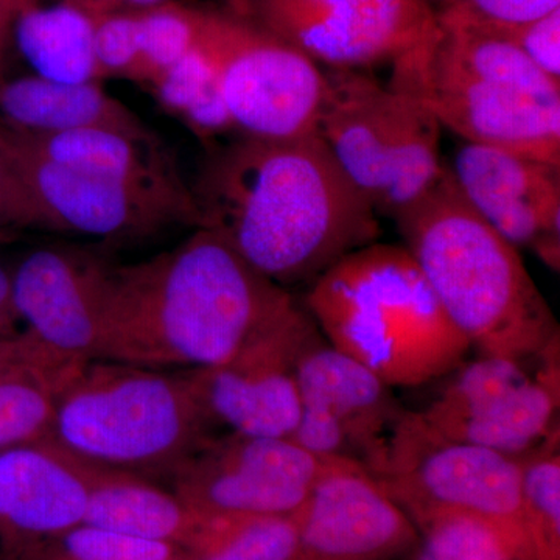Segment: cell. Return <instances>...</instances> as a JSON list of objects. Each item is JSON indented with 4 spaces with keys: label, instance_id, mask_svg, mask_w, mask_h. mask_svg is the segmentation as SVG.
<instances>
[{
    "label": "cell",
    "instance_id": "cell-1",
    "mask_svg": "<svg viewBox=\"0 0 560 560\" xmlns=\"http://www.w3.org/2000/svg\"><path fill=\"white\" fill-rule=\"evenodd\" d=\"M198 228L293 291L378 242L381 220L316 135H235L205 147L190 184Z\"/></svg>",
    "mask_w": 560,
    "mask_h": 560
},
{
    "label": "cell",
    "instance_id": "cell-2",
    "mask_svg": "<svg viewBox=\"0 0 560 560\" xmlns=\"http://www.w3.org/2000/svg\"><path fill=\"white\" fill-rule=\"evenodd\" d=\"M296 302L219 235L195 228L150 259L109 264L94 360L165 371L217 366Z\"/></svg>",
    "mask_w": 560,
    "mask_h": 560
},
{
    "label": "cell",
    "instance_id": "cell-3",
    "mask_svg": "<svg viewBox=\"0 0 560 560\" xmlns=\"http://www.w3.org/2000/svg\"><path fill=\"white\" fill-rule=\"evenodd\" d=\"M394 221L442 308L480 355L530 361L559 337L521 250L464 200L447 164Z\"/></svg>",
    "mask_w": 560,
    "mask_h": 560
},
{
    "label": "cell",
    "instance_id": "cell-4",
    "mask_svg": "<svg viewBox=\"0 0 560 560\" xmlns=\"http://www.w3.org/2000/svg\"><path fill=\"white\" fill-rule=\"evenodd\" d=\"M393 62L389 86L464 142L560 165V81L506 40L447 14Z\"/></svg>",
    "mask_w": 560,
    "mask_h": 560
},
{
    "label": "cell",
    "instance_id": "cell-5",
    "mask_svg": "<svg viewBox=\"0 0 560 560\" xmlns=\"http://www.w3.org/2000/svg\"><path fill=\"white\" fill-rule=\"evenodd\" d=\"M301 301L330 346L390 388L447 377L471 349L404 245L375 242L353 250Z\"/></svg>",
    "mask_w": 560,
    "mask_h": 560
},
{
    "label": "cell",
    "instance_id": "cell-6",
    "mask_svg": "<svg viewBox=\"0 0 560 560\" xmlns=\"http://www.w3.org/2000/svg\"><path fill=\"white\" fill-rule=\"evenodd\" d=\"M213 430L184 371L91 360L62 393L51 442L97 466L168 478Z\"/></svg>",
    "mask_w": 560,
    "mask_h": 560
},
{
    "label": "cell",
    "instance_id": "cell-7",
    "mask_svg": "<svg viewBox=\"0 0 560 560\" xmlns=\"http://www.w3.org/2000/svg\"><path fill=\"white\" fill-rule=\"evenodd\" d=\"M324 69L315 135L381 219L396 220L440 180V121L368 70Z\"/></svg>",
    "mask_w": 560,
    "mask_h": 560
},
{
    "label": "cell",
    "instance_id": "cell-8",
    "mask_svg": "<svg viewBox=\"0 0 560 560\" xmlns=\"http://www.w3.org/2000/svg\"><path fill=\"white\" fill-rule=\"evenodd\" d=\"M372 477L415 526L441 512H470L525 529L518 460L451 440L419 411L401 415Z\"/></svg>",
    "mask_w": 560,
    "mask_h": 560
},
{
    "label": "cell",
    "instance_id": "cell-9",
    "mask_svg": "<svg viewBox=\"0 0 560 560\" xmlns=\"http://www.w3.org/2000/svg\"><path fill=\"white\" fill-rule=\"evenodd\" d=\"M201 39L241 135L261 139L315 135L326 81L319 65L224 7L205 9Z\"/></svg>",
    "mask_w": 560,
    "mask_h": 560
},
{
    "label": "cell",
    "instance_id": "cell-10",
    "mask_svg": "<svg viewBox=\"0 0 560 560\" xmlns=\"http://www.w3.org/2000/svg\"><path fill=\"white\" fill-rule=\"evenodd\" d=\"M224 9L327 69L393 65L438 24L425 0H224Z\"/></svg>",
    "mask_w": 560,
    "mask_h": 560
},
{
    "label": "cell",
    "instance_id": "cell-11",
    "mask_svg": "<svg viewBox=\"0 0 560 560\" xmlns=\"http://www.w3.org/2000/svg\"><path fill=\"white\" fill-rule=\"evenodd\" d=\"M319 329L301 300L217 366L184 371L213 427L291 438L300 419L298 363Z\"/></svg>",
    "mask_w": 560,
    "mask_h": 560
},
{
    "label": "cell",
    "instance_id": "cell-12",
    "mask_svg": "<svg viewBox=\"0 0 560 560\" xmlns=\"http://www.w3.org/2000/svg\"><path fill=\"white\" fill-rule=\"evenodd\" d=\"M326 460L291 438L213 434L172 471L171 489L210 517L289 515L307 499Z\"/></svg>",
    "mask_w": 560,
    "mask_h": 560
},
{
    "label": "cell",
    "instance_id": "cell-13",
    "mask_svg": "<svg viewBox=\"0 0 560 560\" xmlns=\"http://www.w3.org/2000/svg\"><path fill=\"white\" fill-rule=\"evenodd\" d=\"M296 381L301 411L291 440L316 458L349 460L374 474L405 412L394 388L320 331L301 355Z\"/></svg>",
    "mask_w": 560,
    "mask_h": 560
},
{
    "label": "cell",
    "instance_id": "cell-14",
    "mask_svg": "<svg viewBox=\"0 0 560 560\" xmlns=\"http://www.w3.org/2000/svg\"><path fill=\"white\" fill-rule=\"evenodd\" d=\"M526 363L486 355L463 361L419 412L451 440L521 458L559 429V390Z\"/></svg>",
    "mask_w": 560,
    "mask_h": 560
},
{
    "label": "cell",
    "instance_id": "cell-15",
    "mask_svg": "<svg viewBox=\"0 0 560 560\" xmlns=\"http://www.w3.org/2000/svg\"><path fill=\"white\" fill-rule=\"evenodd\" d=\"M418 541L415 523L370 471L329 459L298 510L290 560H400Z\"/></svg>",
    "mask_w": 560,
    "mask_h": 560
},
{
    "label": "cell",
    "instance_id": "cell-16",
    "mask_svg": "<svg viewBox=\"0 0 560 560\" xmlns=\"http://www.w3.org/2000/svg\"><path fill=\"white\" fill-rule=\"evenodd\" d=\"M0 149L60 234L125 242L153 237L176 224L198 228L194 208L49 161L18 142L2 124Z\"/></svg>",
    "mask_w": 560,
    "mask_h": 560
},
{
    "label": "cell",
    "instance_id": "cell-17",
    "mask_svg": "<svg viewBox=\"0 0 560 560\" xmlns=\"http://www.w3.org/2000/svg\"><path fill=\"white\" fill-rule=\"evenodd\" d=\"M464 200L501 237L560 270V165L463 142L445 162Z\"/></svg>",
    "mask_w": 560,
    "mask_h": 560
},
{
    "label": "cell",
    "instance_id": "cell-18",
    "mask_svg": "<svg viewBox=\"0 0 560 560\" xmlns=\"http://www.w3.org/2000/svg\"><path fill=\"white\" fill-rule=\"evenodd\" d=\"M108 261L70 246H44L13 270L22 326L65 359H95Z\"/></svg>",
    "mask_w": 560,
    "mask_h": 560
},
{
    "label": "cell",
    "instance_id": "cell-19",
    "mask_svg": "<svg viewBox=\"0 0 560 560\" xmlns=\"http://www.w3.org/2000/svg\"><path fill=\"white\" fill-rule=\"evenodd\" d=\"M86 475L54 442L0 452V552L83 523Z\"/></svg>",
    "mask_w": 560,
    "mask_h": 560
},
{
    "label": "cell",
    "instance_id": "cell-20",
    "mask_svg": "<svg viewBox=\"0 0 560 560\" xmlns=\"http://www.w3.org/2000/svg\"><path fill=\"white\" fill-rule=\"evenodd\" d=\"M2 125L18 142L49 161L195 209L190 184L158 136L139 138L110 130L35 132Z\"/></svg>",
    "mask_w": 560,
    "mask_h": 560
},
{
    "label": "cell",
    "instance_id": "cell-21",
    "mask_svg": "<svg viewBox=\"0 0 560 560\" xmlns=\"http://www.w3.org/2000/svg\"><path fill=\"white\" fill-rule=\"evenodd\" d=\"M80 460L90 488L84 523L132 539L172 545L189 555L219 518L195 510L147 477Z\"/></svg>",
    "mask_w": 560,
    "mask_h": 560
},
{
    "label": "cell",
    "instance_id": "cell-22",
    "mask_svg": "<svg viewBox=\"0 0 560 560\" xmlns=\"http://www.w3.org/2000/svg\"><path fill=\"white\" fill-rule=\"evenodd\" d=\"M0 121L18 130L62 132L110 130L139 138L153 131L101 83H58L36 75L0 84Z\"/></svg>",
    "mask_w": 560,
    "mask_h": 560
},
{
    "label": "cell",
    "instance_id": "cell-23",
    "mask_svg": "<svg viewBox=\"0 0 560 560\" xmlns=\"http://www.w3.org/2000/svg\"><path fill=\"white\" fill-rule=\"evenodd\" d=\"M95 16L68 0H18L11 32L36 77L58 83L98 80Z\"/></svg>",
    "mask_w": 560,
    "mask_h": 560
},
{
    "label": "cell",
    "instance_id": "cell-24",
    "mask_svg": "<svg viewBox=\"0 0 560 560\" xmlns=\"http://www.w3.org/2000/svg\"><path fill=\"white\" fill-rule=\"evenodd\" d=\"M84 364L40 345L0 372V452L51 442L62 393Z\"/></svg>",
    "mask_w": 560,
    "mask_h": 560
},
{
    "label": "cell",
    "instance_id": "cell-25",
    "mask_svg": "<svg viewBox=\"0 0 560 560\" xmlns=\"http://www.w3.org/2000/svg\"><path fill=\"white\" fill-rule=\"evenodd\" d=\"M416 528L419 541L410 560H537L526 530L499 518L441 512Z\"/></svg>",
    "mask_w": 560,
    "mask_h": 560
},
{
    "label": "cell",
    "instance_id": "cell-26",
    "mask_svg": "<svg viewBox=\"0 0 560 560\" xmlns=\"http://www.w3.org/2000/svg\"><path fill=\"white\" fill-rule=\"evenodd\" d=\"M517 460L522 523L537 560H560L559 429Z\"/></svg>",
    "mask_w": 560,
    "mask_h": 560
},
{
    "label": "cell",
    "instance_id": "cell-27",
    "mask_svg": "<svg viewBox=\"0 0 560 560\" xmlns=\"http://www.w3.org/2000/svg\"><path fill=\"white\" fill-rule=\"evenodd\" d=\"M0 560H187V552L172 545L132 539L83 522L0 552Z\"/></svg>",
    "mask_w": 560,
    "mask_h": 560
},
{
    "label": "cell",
    "instance_id": "cell-28",
    "mask_svg": "<svg viewBox=\"0 0 560 560\" xmlns=\"http://www.w3.org/2000/svg\"><path fill=\"white\" fill-rule=\"evenodd\" d=\"M298 536V511L289 515L219 517L187 560H290Z\"/></svg>",
    "mask_w": 560,
    "mask_h": 560
},
{
    "label": "cell",
    "instance_id": "cell-29",
    "mask_svg": "<svg viewBox=\"0 0 560 560\" xmlns=\"http://www.w3.org/2000/svg\"><path fill=\"white\" fill-rule=\"evenodd\" d=\"M140 44L139 84L149 88L162 72L198 43L205 9L184 2L138 11Z\"/></svg>",
    "mask_w": 560,
    "mask_h": 560
},
{
    "label": "cell",
    "instance_id": "cell-30",
    "mask_svg": "<svg viewBox=\"0 0 560 560\" xmlns=\"http://www.w3.org/2000/svg\"><path fill=\"white\" fill-rule=\"evenodd\" d=\"M149 88L162 108L179 119L198 103L220 94L215 65L202 43L201 33L198 43Z\"/></svg>",
    "mask_w": 560,
    "mask_h": 560
},
{
    "label": "cell",
    "instance_id": "cell-31",
    "mask_svg": "<svg viewBox=\"0 0 560 560\" xmlns=\"http://www.w3.org/2000/svg\"><path fill=\"white\" fill-rule=\"evenodd\" d=\"M94 55L98 80L124 79L139 83L138 11L97 14L94 22Z\"/></svg>",
    "mask_w": 560,
    "mask_h": 560
},
{
    "label": "cell",
    "instance_id": "cell-32",
    "mask_svg": "<svg viewBox=\"0 0 560 560\" xmlns=\"http://www.w3.org/2000/svg\"><path fill=\"white\" fill-rule=\"evenodd\" d=\"M440 14H448L455 20L466 22L497 38L506 40L529 58L537 68L544 70L548 77L560 81V9L537 20L515 22V24H492V22L464 20L452 13Z\"/></svg>",
    "mask_w": 560,
    "mask_h": 560
},
{
    "label": "cell",
    "instance_id": "cell-33",
    "mask_svg": "<svg viewBox=\"0 0 560 560\" xmlns=\"http://www.w3.org/2000/svg\"><path fill=\"white\" fill-rule=\"evenodd\" d=\"M0 228L16 232L35 230L60 232L49 212L33 195L13 162L0 149Z\"/></svg>",
    "mask_w": 560,
    "mask_h": 560
},
{
    "label": "cell",
    "instance_id": "cell-34",
    "mask_svg": "<svg viewBox=\"0 0 560 560\" xmlns=\"http://www.w3.org/2000/svg\"><path fill=\"white\" fill-rule=\"evenodd\" d=\"M558 9L560 0H458L442 13L492 24H515L537 20Z\"/></svg>",
    "mask_w": 560,
    "mask_h": 560
},
{
    "label": "cell",
    "instance_id": "cell-35",
    "mask_svg": "<svg viewBox=\"0 0 560 560\" xmlns=\"http://www.w3.org/2000/svg\"><path fill=\"white\" fill-rule=\"evenodd\" d=\"M22 320L14 304L13 271L0 264V341L20 337Z\"/></svg>",
    "mask_w": 560,
    "mask_h": 560
},
{
    "label": "cell",
    "instance_id": "cell-36",
    "mask_svg": "<svg viewBox=\"0 0 560 560\" xmlns=\"http://www.w3.org/2000/svg\"><path fill=\"white\" fill-rule=\"evenodd\" d=\"M40 346L28 331H22L20 337L0 341V372L9 370L18 361L31 355Z\"/></svg>",
    "mask_w": 560,
    "mask_h": 560
},
{
    "label": "cell",
    "instance_id": "cell-37",
    "mask_svg": "<svg viewBox=\"0 0 560 560\" xmlns=\"http://www.w3.org/2000/svg\"><path fill=\"white\" fill-rule=\"evenodd\" d=\"M183 2V0H103L102 13L110 11H142L164 3Z\"/></svg>",
    "mask_w": 560,
    "mask_h": 560
},
{
    "label": "cell",
    "instance_id": "cell-38",
    "mask_svg": "<svg viewBox=\"0 0 560 560\" xmlns=\"http://www.w3.org/2000/svg\"><path fill=\"white\" fill-rule=\"evenodd\" d=\"M18 0H0V31H11Z\"/></svg>",
    "mask_w": 560,
    "mask_h": 560
},
{
    "label": "cell",
    "instance_id": "cell-39",
    "mask_svg": "<svg viewBox=\"0 0 560 560\" xmlns=\"http://www.w3.org/2000/svg\"><path fill=\"white\" fill-rule=\"evenodd\" d=\"M11 31H0V84L5 81V50Z\"/></svg>",
    "mask_w": 560,
    "mask_h": 560
},
{
    "label": "cell",
    "instance_id": "cell-40",
    "mask_svg": "<svg viewBox=\"0 0 560 560\" xmlns=\"http://www.w3.org/2000/svg\"><path fill=\"white\" fill-rule=\"evenodd\" d=\"M68 2L75 3L80 9L86 10L92 16H97L102 13L103 0H68Z\"/></svg>",
    "mask_w": 560,
    "mask_h": 560
},
{
    "label": "cell",
    "instance_id": "cell-41",
    "mask_svg": "<svg viewBox=\"0 0 560 560\" xmlns=\"http://www.w3.org/2000/svg\"><path fill=\"white\" fill-rule=\"evenodd\" d=\"M458 0H425L427 5L430 7L434 13L440 14L442 11L452 9Z\"/></svg>",
    "mask_w": 560,
    "mask_h": 560
},
{
    "label": "cell",
    "instance_id": "cell-42",
    "mask_svg": "<svg viewBox=\"0 0 560 560\" xmlns=\"http://www.w3.org/2000/svg\"><path fill=\"white\" fill-rule=\"evenodd\" d=\"M14 235H16V232L0 228V245H5V243L14 241Z\"/></svg>",
    "mask_w": 560,
    "mask_h": 560
}]
</instances>
